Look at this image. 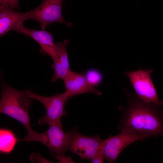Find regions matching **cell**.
<instances>
[{"label": "cell", "mask_w": 163, "mask_h": 163, "mask_svg": "<svg viewBox=\"0 0 163 163\" xmlns=\"http://www.w3.org/2000/svg\"><path fill=\"white\" fill-rule=\"evenodd\" d=\"M124 90L127 103L120 107L122 113L118 129L151 137L163 136V111L160 107L144 101L126 89Z\"/></svg>", "instance_id": "cell-1"}, {"label": "cell", "mask_w": 163, "mask_h": 163, "mask_svg": "<svg viewBox=\"0 0 163 163\" xmlns=\"http://www.w3.org/2000/svg\"><path fill=\"white\" fill-rule=\"evenodd\" d=\"M20 0H0L1 6L10 8L13 9H20Z\"/></svg>", "instance_id": "cell-15"}, {"label": "cell", "mask_w": 163, "mask_h": 163, "mask_svg": "<svg viewBox=\"0 0 163 163\" xmlns=\"http://www.w3.org/2000/svg\"><path fill=\"white\" fill-rule=\"evenodd\" d=\"M54 158L58 160L61 163H75L71 156H66L65 155L56 156Z\"/></svg>", "instance_id": "cell-17"}, {"label": "cell", "mask_w": 163, "mask_h": 163, "mask_svg": "<svg viewBox=\"0 0 163 163\" xmlns=\"http://www.w3.org/2000/svg\"><path fill=\"white\" fill-rule=\"evenodd\" d=\"M18 139L11 130L4 128L0 130V151L2 153L8 154L14 148Z\"/></svg>", "instance_id": "cell-13"}, {"label": "cell", "mask_w": 163, "mask_h": 163, "mask_svg": "<svg viewBox=\"0 0 163 163\" xmlns=\"http://www.w3.org/2000/svg\"><path fill=\"white\" fill-rule=\"evenodd\" d=\"M63 80L66 89L64 92L68 101L73 97L80 94L92 93L101 95L102 94L89 83L83 72L78 73L71 70Z\"/></svg>", "instance_id": "cell-9"}, {"label": "cell", "mask_w": 163, "mask_h": 163, "mask_svg": "<svg viewBox=\"0 0 163 163\" xmlns=\"http://www.w3.org/2000/svg\"><path fill=\"white\" fill-rule=\"evenodd\" d=\"M153 71L152 68L139 69L126 71L124 74L128 78L138 96L145 101L160 107L163 105V101L159 99L152 80L151 74Z\"/></svg>", "instance_id": "cell-4"}, {"label": "cell", "mask_w": 163, "mask_h": 163, "mask_svg": "<svg viewBox=\"0 0 163 163\" xmlns=\"http://www.w3.org/2000/svg\"><path fill=\"white\" fill-rule=\"evenodd\" d=\"M69 43V40L66 39L55 44L56 59L51 66L54 70L51 78L52 82L59 79L63 80L71 70L67 52Z\"/></svg>", "instance_id": "cell-11"}, {"label": "cell", "mask_w": 163, "mask_h": 163, "mask_svg": "<svg viewBox=\"0 0 163 163\" xmlns=\"http://www.w3.org/2000/svg\"><path fill=\"white\" fill-rule=\"evenodd\" d=\"M63 0H43L37 8L30 11L29 19H33L39 23L42 30L49 24L60 23L70 27L72 23L66 21L63 17L62 5Z\"/></svg>", "instance_id": "cell-7"}, {"label": "cell", "mask_w": 163, "mask_h": 163, "mask_svg": "<svg viewBox=\"0 0 163 163\" xmlns=\"http://www.w3.org/2000/svg\"><path fill=\"white\" fill-rule=\"evenodd\" d=\"M1 75L0 113L16 120L25 127L27 134L20 140L39 142L41 133L32 128L29 114L33 99L26 95L24 90L14 88L7 84L3 79L2 74Z\"/></svg>", "instance_id": "cell-2"}, {"label": "cell", "mask_w": 163, "mask_h": 163, "mask_svg": "<svg viewBox=\"0 0 163 163\" xmlns=\"http://www.w3.org/2000/svg\"><path fill=\"white\" fill-rule=\"evenodd\" d=\"M68 140L67 132L63 130L61 122L49 125L48 129L42 133L41 143L46 146L54 157L65 155Z\"/></svg>", "instance_id": "cell-8"}, {"label": "cell", "mask_w": 163, "mask_h": 163, "mask_svg": "<svg viewBox=\"0 0 163 163\" xmlns=\"http://www.w3.org/2000/svg\"><path fill=\"white\" fill-rule=\"evenodd\" d=\"M19 34H24L31 37L37 42L41 47L42 53L49 55L53 61L56 59V53L52 33L45 30H37L28 28L23 25L20 24L14 29Z\"/></svg>", "instance_id": "cell-10"}, {"label": "cell", "mask_w": 163, "mask_h": 163, "mask_svg": "<svg viewBox=\"0 0 163 163\" xmlns=\"http://www.w3.org/2000/svg\"><path fill=\"white\" fill-rule=\"evenodd\" d=\"M85 75L88 82L94 87L99 84L102 80L101 74L95 70H89Z\"/></svg>", "instance_id": "cell-14"}, {"label": "cell", "mask_w": 163, "mask_h": 163, "mask_svg": "<svg viewBox=\"0 0 163 163\" xmlns=\"http://www.w3.org/2000/svg\"><path fill=\"white\" fill-rule=\"evenodd\" d=\"M67 133V151L78 155L82 159L91 160L99 151L102 139L99 134L92 136H85L76 128Z\"/></svg>", "instance_id": "cell-6"}, {"label": "cell", "mask_w": 163, "mask_h": 163, "mask_svg": "<svg viewBox=\"0 0 163 163\" xmlns=\"http://www.w3.org/2000/svg\"><path fill=\"white\" fill-rule=\"evenodd\" d=\"M104 159L103 156L99 150L98 152L90 160L93 163H104Z\"/></svg>", "instance_id": "cell-16"}, {"label": "cell", "mask_w": 163, "mask_h": 163, "mask_svg": "<svg viewBox=\"0 0 163 163\" xmlns=\"http://www.w3.org/2000/svg\"><path fill=\"white\" fill-rule=\"evenodd\" d=\"M30 11L25 13L16 11L7 7L0 6V37L11 30H14L20 24L28 20Z\"/></svg>", "instance_id": "cell-12"}, {"label": "cell", "mask_w": 163, "mask_h": 163, "mask_svg": "<svg viewBox=\"0 0 163 163\" xmlns=\"http://www.w3.org/2000/svg\"><path fill=\"white\" fill-rule=\"evenodd\" d=\"M151 137L149 135L121 131L117 135H109L106 139H102L99 151L104 159L114 163L117 161L120 153L127 146L135 142Z\"/></svg>", "instance_id": "cell-5"}, {"label": "cell", "mask_w": 163, "mask_h": 163, "mask_svg": "<svg viewBox=\"0 0 163 163\" xmlns=\"http://www.w3.org/2000/svg\"><path fill=\"white\" fill-rule=\"evenodd\" d=\"M24 91L27 97L39 101L46 108V114L39 119V125L49 126L61 122V118L66 115L65 105L68 101L64 92L47 97L37 94L30 89Z\"/></svg>", "instance_id": "cell-3"}]
</instances>
